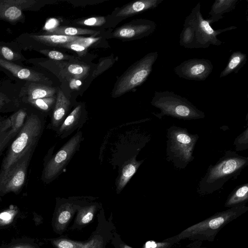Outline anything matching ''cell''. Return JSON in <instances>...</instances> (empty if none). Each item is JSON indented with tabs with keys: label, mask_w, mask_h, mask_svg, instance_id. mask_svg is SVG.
I'll return each instance as SVG.
<instances>
[{
	"label": "cell",
	"mask_w": 248,
	"mask_h": 248,
	"mask_svg": "<svg viewBox=\"0 0 248 248\" xmlns=\"http://www.w3.org/2000/svg\"><path fill=\"white\" fill-rule=\"evenodd\" d=\"M30 107L23 126L8 146L2 159L0 185L11 166L30 147L37 146L42 135L45 126V116L35 108L31 109Z\"/></svg>",
	"instance_id": "obj_1"
},
{
	"label": "cell",
	"mask_w": 248,
	"mask_h": 248,
	"mask_svg": "<svg viewBox=\"0 0 248 248\" xmlns=\"http://www.w3.org/2000/svg\"><path fill=\"white\" fill-rule=\"evenodd\" d=\"M248 166V157L228 150L214 165H210L200 179L197 192L201 195L212 194L221 189L229 180L236 179Z\"/></svg>",
	"instance_id": "obj_2"
},
{
	"label": "cell",
	"mask_w": 248,
	"mask_h": 248,
	"mask_svg": "<svg viewBox=\"0 0 248 248\" xmlns=\"http://www.w3.org/2000/svg\"><path fill=\"white\" fill-rule=\"evenodd\" d=\"M248 211V207L246 203L230 207L225 211L217 212L186 229L178 234L163 241L169 242L173 245L185 239L198 241L213 242L222 228Z\"/></svg>",
	"instance_id": "obj_3"
},
{
	"label": "cell",
	"mask_w": 248,
	"mask_h": 248,
	"mask_svg": "<svg viewBox=\"0 0 248 248\" xmlns=\"http://www.w3.org/2000/svg\"><path fill=\"white\" fill-rule=\"evenodd\" d=\"M166 160L177 169H184L194 159L193 153L199 138L198 134L176 125L167 129Z\"/></svg>",
	"instance_id": "obj_4"
},
{
	"label": "cell",
	"mask_w": 248,
	"mask_h": 248,
	"mask_svg": "<svg viewBox=\"0 0 248 248\" xmlns=\"http://www.w3.org/2000/svg\"><path fill=\"white\" fill-rule=\"evenodd\" d=\"M151 104L160 109V113L152 112L159 119L165 116L183 120L201 119L205 117V113L188 99L173 92L155 91Z\"/></svg>",
	"instance_id": "obj_5"
},
{
	"label": "cell",
	"mask_w": 248,
	"mask_h": 248,
	"mask_svg": "<svg viewBox=\"0 0 248 248\" xmlns=\"http://www.w3.org/2000/svg\"><path fill=\"white\" fill-rule=\"evenodd\" d=\"M82 140V132L77 131L54 155L45 160L41 175V180L45 184H49L62 173L79 150Z\"/></svg>",
	"instance_id": "obj_6"
},
{
	"label": "cell",
	"mask_w": 248,
	"mask_h": 248,
	"mask_svg": "<svg viewBox=\"0 0 248 248\" xmlns=\"http://www.w3.org/2000/svg\"><path fill=\"white\" fill-rule=\"evenodd\" d=\"M158 56L157 51L150 52L135 62L119 80L113 96L121 95L143 83L152 72Z\"/></svg>",
	"instance_id": "obj_7"
},
{
	"label": "cell",
	"mask_w": 248,
	"mask_h": 248,
	"mask_svg": "<svg viewBox=\"0 0 248 248\" xmlns=\"http://www.w3.org/2000/svg\"><path fill=\"white\" fill-rule=\"evenodd\" d=\"M36 147H30L11 166L0 185V196L10 192H20L26 181L28 168Z\"/></svg>",
	"instance_id": "obj_8"
},
{
	"label": "cell",
	"mask_w": 248,
	"mask_h": 248,
	"mask_svg": "<svg viewBox=\"0 0 248 248\" xmlns=\"http://www.w3.org/2000/svg\"><path fill=\"white\" fill-rule=\"evenodd\" d=\"M196 30L195 48H207L210 45L220 46L223 42L217 39V36L225 31L236 29L232 26L223 29L214 30L208 19H204L201 12V4L198 2L192 9Z\"/></svg>",
	"instance_id": "obj_9"
},
{
	"label": "cell",
	"mask_w": 248,
	"mask_h": 248,
	"mask_svg": "<svg viewBox=\"0 0 248 248\" xmlns=\"http://www.w3.org/2000/svg\"><path fill=\"white\" fill-rule=\"evenodd\" d=\"M213 70V65L209 60L192 58L181 62L173 71L179 78L187 80L204 81Z\"/></svg>",
	"instance_id": "obj_10"
},
{
	"label": "cell",
	"mask_w": 248,
	"mask_h": 248,
	"mask_svg": "<svg viewBox=\"0 0 248 248\" xmlns=\"http://www.w3.org/2000/svg\"><path fill=\"white\" fill-rule=\"evenodd\" d=\"M156 27L155 22L152 20L140 19L117 29L113 36L119 38H140L151 34L155 31Z\"/></svg>",
	"instance_id": "obj_11"
},
{
	"label": "cell",
	"mask_w": 248,
	"mask_h": 248,
	"mask_svg": "<svg viewBox=\"0 0 248 248\" xmlns=\"http://www.w3.org/2000/svg\"><path fill=\"white\" fill-rule=\"evenodd\" d=\"M87 118L83 106L81 104L78 105L71 110L57 130V136L63 139L70 136L75 130L79 131L86 123Z\"/></svg>",
	"instance_id": "obj_12"
},
{
	"label": "cell",
	"mask_w": 248,
	"mask_h": 248,
	"mask_svg": "<svg viewBox=\"0 0 248 248\" xmlns=\"http://www.w3.org/2000/svg\"><path fill=\"white\" fill-rule=\"evenodd\" d=\"M0 67L10 72L15 77L27 81L46 85L49 79L43 74L10 62L0 58Z\"/></svg>",
	"instance_id": "obj_13"
},
{
	"label": "cell",
	"mask_w": 248,
	"mask_h": 248,
	"mask_svg": "<svg viewBox=\"0 0 248 248\" xmlns=\"http://www.w3.org/2000/svg\"><path fill=\"white\" fill-rule=\"evenodd\" d=\"M71 102L61 90H59L47 128L56 131L70 113Z\"/></svg>",
	"instance_id": "obj_14"
},
{
	"label": "cell",
	"mask_w": 248,
	"mask_h": 248,
	"mask_svg": "<svg viewBox=\"0 0 248 248\" xmlns=\"http://www.w3.org/2000/svg\"><path fill=\"white\" fill-rule=\"evenodd\" d=\"M56 89L36 82L27 81L19 91V97L23 104L37 99L54 96Z\"/></svg>",
	"instance_id": "obj_15"
},
{
	"label": "cell",
	"mask_w": 248,
	"mask_h": 248,
	"mask_svg": "<svg viewBox=\"0 0 248 248\" xmlns=\"http://www.w3.org/2000/svg\"><path fill=\"white\" fill-rule=\"evenodd\" d=\"M137 155L129 159L122 165L116 180V191L120 193L125 187L132 177L135 174L144 160H137Z\"/></svg>",
	"instance_id": "obj_16"
},
{
	"label": "cell",
	"mask_w": 248,
	"mask_h": 248,
	"mask_svg": "<svg viewBox=\"0 0 248 248\" xmlns=\"http://www.w3.org/2000/svg\"><path fill=\"white\" fill-rule=\"evenodd\" d=\"M164 0H139L133 1L123 8L116 16H129L148 10L156 8Z\"/></svg>",
	"instance_id": "obj_17"
},
{
	"label": "cell",
	"mask_w": 248,
	"mask_h": 248,
	"mask_svg": "<svg viewBox=\"0 0 248 248\" xmlns=\"http://www.w3.org/2000/svg\"><path fill=\"white\" fill-rule=\"evenodd\" d=\"M179 44L181 46L186 48H195V19L192 12L185 18L183 29L180 35Z\"/></svg>",
	"instance_id": "obj_18"
},
{
	"label": "cell",
	"mask_w": 248,
	"mask_h": 248,
	"mask_svg": "<svg viewBox=\"0 0 248 248\" xmlns=\"http://www.w3.org/2000/svg\"><path fill=\"white\" fill-rule=\"evenodd\" d=\"M56 213L55 226L57 228L64 227L67 224L73 214L80 206L70 200L60 199Z\"/></svg>",
	"instance_id": "obj_19"
},
{
	"label": "cell",
	"mask_w": 248,
	"mask_h": 248,
	"mask_svg": "<svg viewBox=\"0 0 248 248\" xmlns=\"http://www.w3.org/2000/svg\"><path fill=\"white\" fill-rule=\"evenodd\" d=\"M238 0H216L209 13L210 24L222 19L223 15L235 9Z\"/></svg>",
	"instance_id": "obj_20"
},
{
	"label": "cell",
	"mask_w": 248,
	"mask_h": 248,
	"mask_svg": "<svg viewBox=\"0 0 248 248\" xmlns=\"http://www.w3.org/2000/svg\"><path fill=\"white\" fill-rule=\"evenodd\" d=\"M22 105L19 94L5 91L0 86V113L15 112Z\"/></svg>",
	"instance_id": "obj_21"
},
{
	"label": "cell",
	"mask_w": 248,
	"mask_h": 248,
	"mask_svg": "<svg viewBox=\"0 0 248 248\" xmlns=\"http://www.w3.org/2000/svg\"><path fill=\"white\" fill-rule=\"evenodd\" d=\"M32 39L43 44L62 47L65 44L77 40L79 36H67L56 34H29Z\"/></svg>",
	"instance_id": "obj_22"
},
{
	"label": "cell",
	"mask_w": 248,
	"mask_h": 248,
	"mask_svg": "<svg viewBox=\"0 0 248 248\" xmlns=\"http://www.w3.org/2000/svg\"><path fill=\"white\" fill-rule=\"evenodd\" d=\"M24 16L22 10L8 0H0V19L16 23L23 20Z\"/></svg>",
	"instance_id": "obj_23"
},
{
	"label": "cell",
	"mask_w": 248,
	"mask_h": 248,
	"mask_svg": "<svg viewBox=\"0 0 248 248\" xmlns=\"http://www.w3.org/2000/svg\"><path fill=\"white\" fill-rule=\"evenodd\" d=\"M247 61V55L240 51L233 52L230 56L228 63L221 72L219 78L225 77L232 72L238 73Z\"/></svg>",
	"instance_id": "obj_24"
},
{
	"label": "cell",
	"mask_w": 248,
	"mask_h": 248,
	"mask_svg": "<svg viewBox=\"0 0 248 248\" xmlns=\"http://www.w3.org/2000/svg\"><path fill=\"white\" fill-rule=\"evenodd\" d=\"M248 200V183L235 187L228 196L224 204L225 207H232L246 203Z\"/></svg>",
	"instance_id": "obj_25"
},
{
	"label": "cell",
	"mask_w": 248,
	"mask_h": 248,
	"mask_svg": "<svg viewBox=\"0 0 248 248\" xmlns=\"http://www.w3.org/2000/svg\"><path fill=\"white\" fill-rule=\"evenodd\" d=\"M55 101L56 98L54 96H52L29 100L23 104L28 105L43 114L45 116V115H48L50 117Z\"/></svg>",
	"instance_id": "obj_26"
},
{
	"label": "cell",
	"mask_w": 248,
	"mask_h": 248,
	"mask_svg": "<svg viewBox=\"0 0 248 248\" xmlns=\"http://www.w3.org/2000/svg\"><path fill=\"white\" fill-rule=\"evenodd\" d=\"M95 31L79 28L71 27H57L46 31L45 34H56L67 36H78L79 35L94 34L96 33Z\"/></svg>",
	"instance_id": "obj_27"
},
{
	"label": "cell",
	"mask_w": 248,
	"mask_h": 248,
	"mask_svg": "<svg viewBox=\"0 0 248 248\" xmlns=\"http://www.w3.org/2000/svg\"><path fill=\"white\" fill-rule=\"evenodd\" d=\"M28 113V107H22L9 116L11 122V128L16 132H19L23 126Z\"/></svg>",
	"instance_id": "obj_28"
},
{
	"label": "cell",
	"mask_w": 248,
	"mask_h": 248,
	"mask_svg": "<svg viewBox=\"0 0 248 248\" xmlns=\"http://www.w3.org/2000/svg\"><path fill=\"white\" fill-rule=\"evenodd\" d=\"M103 221H104V220H103ZM107 222H107V221L105 220L104 225H103V229H102L103 225H102V227L100 225V229L99 236L98 238V240H97V243L96 245L95 248H100V247L102 245V244L105 242H106L107 240H108V238L110 237V236H111V234L110 233V232H111L110 231L107 234V235L105 237H104V235H105V234L106 233L107 231L110 228V225L109 226V227L107 230L106 232H105V234H104V236H103V234L105 230L106 229L108 225V224L107 225V226L106 228V229H104ZM93 234V235L92 236V237H91L89 241H88L86 243H84V245L83 246V247L81 248H94L95 243H96V237H97V231L96 230L95 231V232H94V233ZM105 247H104L103 248H105Z\"/></svg>",
	"instance_id": "obj_29"
},
{
	"label": "cell",
	"mask_w": 248,
	"mask_h": 248,
	"mask_svg": "<svg viewBox=\"0 0 248 248\" xmlns=\"http://www.w3.org/2000/svg\"><path fill=\"white\" fill-rule=\"evenodd\" d=\"M97 206V204L93 203L82 207H79L75 221H76L77 224L80 225L89 223L94 217Z\"/></svg>",
	"instance_id": "obj_30"
},
{
	"label": "cell",
	"mask_w": 248,
	"mask_h": 248,
	"mask_svg": "<svg viewBox=\"0 0 248 248\" xmlns=\"http://www.w3.org/2000/svg\"><path fill=\"white\" fill-rule=\"evenodd\" d=\"M18 133L11 128L0 135V156L10 145Z\"/></svg>",
	"instance_id": "obj_31"
},
{
	"label": "cell",
	"mask_w": 248,
	"mask_h": 248,
	"mask_svg": "<svg viewBox=\"0 0 248 248\" xmlns=\"http://www.w3.org/2000/svg\"><path fill=\"white\" fill-rule=\"evenodd\" d=\"M233 144L236 151H241L248 149V128L243 131L235 139Z\"/></svg>",
	"instance_id": "obj_32"
},
{
	"label": "cell",
	"mask_w": 248,
	"mask_h": 248,
	"mask_svg": "<svg viewBox=\"0 0 248 248\" xmlns=\"http://www.w3.org/2000/svg\"><path fill=\"white\" fill-rule=\"evenodd\" d=\"M14 5L19 8L21 10L33 11L37 5L38 1L35 0H8Z\"/></svg>",
	"instance_id": "obj_33"
},
{
	"label": "cell",
	"mask_w": 248,
	"mask_h": 248,
	"mask_svg": "<svg viewBox=\"0 0 248 248\" xmlns=\"http://www.w3.org/2000/svg\"><path fill=\"white\" fill-rule=\"evenodd\" d=\"M0 58L10 62L21 59L19 54L4 46H0Z\"/></svg>",
	"instance_id": "obj_34"
},
{
	"label": "cell",
	"mask_w": 248,
	"mask_h": 248,
	"mask_svg": "<svg viewBox=\"0 0 248 248\" xmlns=\"http://www.w3.org/2000/svg\"><path fill=\"white\" fill-rule=\"evenodd\" d=\"M57 248H81L84 243L66 239H59L53 241Z\"/></svg>",
	"instance_id": "obj_35"
},
{
	"label": "cell",
	"mask_w": 248,
	"mask_h": 248,
	"mask_svg": "<svg viewBox=\"0 0 248 248\" xmlns=\"http://www.w3.org/2000/svg\"><path fill=\"white\" fill-rule=\"evenodd\" d=\"M17 213L16 208H11L0 213V226L6 225L13 220Z\"/></svg>",
	"instance_id": "obj_36"
},
{
	"label": "cell",
	"mask_w": 248,
	"mask_h": 248,
	"mask_svg": "<svg viewBox=\"0 0 248 248\" xmlns=\"http://www.w3.org/2000/svg\"><path fill=\"white\" fill-rule=\"evenodd\" d=\"M67 70L73 76L80 78L87 72V67L78 64H70L67 67Z\"/></svg>",
	"instance_id": "obj_37"
},
{
	"label": "cell",
	"mask_w": 248,
	"mask_h": 248,
	"mask_svg": "<svg viewBox=\"0 0 248 248\" xmlns=\"http://www.w3.org/2000/svg\"><path fill=\"white\" fill-rule=\"evenodd\" d=\"M106 22V19L102 16L92 17L78 21V24L89 26H99Z\"/></svg>",
	"instance_id": "obj_38"
},
{
	"label": "cell",
	"mask_w": 248,
	"mask_h": 248,
	"mask_svg": "<svg viewBox=\"0 0 248 248\" xmlns=\"http://www.w3.org/2000/svg\"><path fill=\"white\" fill-rule=\"evenodd\" d=\"M39 52L54 60H62L66 59V56L62 53L54 50L41 49Z\"/></svg>",
	"instance_id": "obj_39"
},
{
	"label": "cell",
	"mask_w": 248,
	"mask_h": 248,
	"mask_svg": "<svg viewBox=\"0 0 248 248\" xmlns=\"http://www.w3.org/2000/svg\"><path fill=\"white\" fill-rule=\"evenodd\" d=\"M173 245L164 241L156 242L150 240L146 242L141 248H171Z\"/></svg>",
	"instance_id": "obj_40"
},
{
	"label": "cell",
	"mask_w": 248,
	"mask_h": 248,
	"mask_svg": "<svg viewBox=\"0 0 248 248\" xmlns=\"http://www.w3.org/2000/svg\"><path fill=\"white\" fill-rule=\"evenodd\" d=\"M99 39V38L79 37L77 40L73 41V42L87 48L88 47L97 41Z\"/></svg>",
	"instance_id": "obj_41"
},
{
	"label": "cell",
	"mask_w": 248,
	"mask_h": 248,
	"mask_svg": "<svg viewBox=\"0 0 248 248\" xmlns=\"http://www.w3.org/2000/svg\"><path fill=\"white\" fill-rule=\"evenodd\" d=\"M11 129V122L9 117L0 116V135Z\"/></svg>",
	"instance_id": "obj_42"
},
{
	"label": "cell",
	"mask_w": 248,
	"mask_h": 248,
	"mask_svg": "<svg viewBox=\"0 0 248 248\" xmlns=\"http://www.w3.org/2000/svg\"><path fill=\"white\" fill-rule=\"evenodd\" d=\"M62 47L69 48L71 50H74L78 52H83L87 49V48L83 46H81L78 44L75 43L74 42H73V41L69 42L65 44Z\"/></svg>",
	"instance_id": "obj_43"
},
{
	"label": "cell",
	"mask_w": 248,
	"mask_h": 248,
	"mask_svg": "<svg viewBox=\"0 0 248 248\" xmlns=\"http://www.w3.org/2000/svg\"><path fill=\"white\" fill-rule=\"evenodd\" d=\"M57 20L55 19H50L46 23L45 26V29L46 31L52 30L57 27Z\"/></svg>",
	"instance_id": "obj_44"
},
{
	"label": "cell",
	"mask_w": 248,
	"mask_h": 248,
	"mask_svg": "<svg viewBox=\"0 0 248 248\" xmlns=\"http://www.w3.org/2000/svg\"><path fill=\"white\" fill-rule=\"evenodd\" d=\"M7 248H35L33 245L26 243H19L10 246Z\"/></svg>",
	"instance_id": "obj_45"
},
{
	"label": "cell",
	"mask_w": 248,
	"mask_h": 248,
	"mask_svg": "<svg viewBox=\"0 0 248 248\" xmlns=\"http://www.w3.org/2000/svg\"><path fill=\"white\" fill-rule=\"evenodd\" d=\"M123 248H132L128 246L124 245Z\"/></svg>",
	"instance_id": "obj_46"
},
{
	"label": "cell",
	"mask_w": 248,
	"mask_h": 248,
	"mask_svg": "<svg viewBox=\"0 0 248 248\" xmlns=\"http://www.w3.org/2000/svg\"></svg>",
	"instance_id": "obj_47"
}]
</instances>
